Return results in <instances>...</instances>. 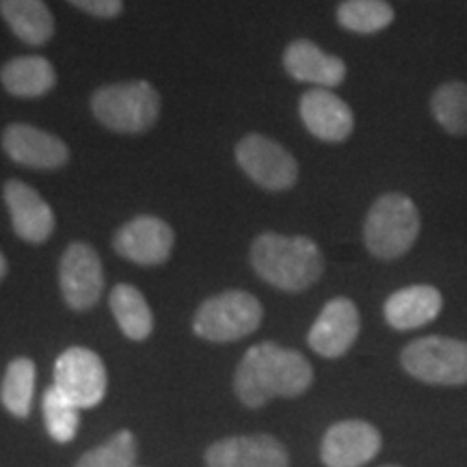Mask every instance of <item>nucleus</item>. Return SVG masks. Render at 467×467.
<instances>
[{
	"instance_id": "a211bd4d",
	"label": "nucleus",
	"mask_w": 467,
	"mask_h": 467,
	"mask_svg": "<svg viewBox=\"0 0 467 467\" xmlns=\"http://www.w3.org/2000/svg\"><path fill=\"white\" fill-rule=\"evenodd\" d=\"M441 306V292L433 285H409L385 301L383 314L389 327L409 331L433 323L440 317Z\"/></svg>"
},
{
	"instance_id": "7ed1b4c3",
	"label": "nucleus",
	"mask_w": 467,
	"mask_h": 467,
	"mask_svg": "<svg viewBox=\"0 0 467 467\" xmlns=\"http://www.w3.org/2000/svg\"><path fill=\"white\" fill-rule=\"evenodd\" d=\"M420 234L416 203L400 192H388L372 203L366 214L364 243L379 260H396L405 255Z\"/></svg>"
},
{
	"instance_id": "9d476101",
	"label": "nucleus",
	"mask_w": 467,
	"mask_h": 467,
	"mask_svg": "<svg viewBox=\"0 0 467 467\" xmlns=\"http://www.w3.org/2000/svg\"><path fill=\"white\" fill-rule=\"evenodd\" d=\"M175 234L171 225L159 217H134L113 236V247L121 258L141 266H156L171 255Z\"/></svg>"
},
{
	"instance_id": "2eb2a0df",
	"label": "nucleus",
	"mask_w": 467,
	"mask_h": 467,
	"mask_svg": "<svg viewBox=\"0 0 467 467\" xmlns=\"http://www.w3.org/2000/svg\"><path fill=\"white\" fill-rule=\"evenodd\" d=\"M299 115L307 130L327 143L347 141L355 128V117L348 104L334 91L320 87L303 93Z\"/></svg>"
},
{
	"instance_id": "c85d7f7f",
	"label": "nucleus",
	"mask_w": 467,
	"mask_h": 467,
	"mask_svg": "<svg viewBox=\"0 0 467 467\" xmlns=\"http://www.w3.org/2000/svg\"><path fill=\"white\" fill-rule=\"evenodd\" d=\"M388 467H396V465H388Z\"/></svg>"
},
{
	"instance_id": "393cba45",
	"label": "nucleus",
	"mask_w": 467,
	"mask_h": 467,
	"mask_svg": "<svg viewBox=\"0 0 467 467\" xmlns=\"http://www.w3.org/2000/svg\"><path fill=\"white\" fill-rule=\"evenodd\" d=\"M42 409L46 429H48L52 440L61 443L72 441L80 424V409L66 394L58 392L55 385L46 389Z\"/></svg>"
},
{
	"instance_id": "dca6fc26",
	"label": "nucleus",
	"mask_w": 467,
	"mask_h": 467,
	"mask_svg": "<svg viewBox=\"0 0 467 467\" xmlns=\"http://www.w3.org/2000/svg\"><path fill=\"white\" fill-rule=\"evenodd\" d=\"M208 467H288V452L275 437H227L208 448Z\"/></svg>"
},
{
	"instance_id": "9b49d317",
	"label": "nucleus",
	"mask_w": 467,
	"mask_h": 467,
	"mask_svg": "<svg viewBox=\"0 0 467 467\" xmlns=\"http://www.w3.org/2000/svg\"><path fill=\"white\" fill-rule=\"evenodd\" d=\"M0 143L5 154L22 167L55 171L69 161V150L61 139L31 124H9Z\"/></svg>"
},
{
	"instance_id": "a878e982",
	"label": "nucleus",
	"mask_w": 467,
	"mask_h": 467,
	"mask_svg": "<svg viewBox=\"0 0 467 467\" xmlns=\"http://www.w3.org/2000/svg\"><path fill=\"white\" fill-rule=\"evenodd\" d=\"M137 440L130 431H121L85 454L76 467H134Z\"/></svg>"
},
{
	"instance_id": "f257e3e1",
	"label": "nucleus",
	"mask_w": 467,
	"mask_h": 467,
	"mask_svg": "<svg viewBox=\"0 0 467 467\" xmlns=\"http://www.w3.org/2000/svg\"><path fill=\"white\" fill-rule=\"evenodd\" d=\"M314 370L299 350L284 348L275 342L251 347L234 377V389L244 407L258 409L275 396L295 399L307 392Z\"/></svg>"
},
{
	"instance_id": "6ab92c4d",
	"label": "nucleus",
	"mask_w": 467,
	"mask_h": 467,
	"mask_svg": "<svg viewBox=\"0 0 467 467\" xmlns=\"http://www.w3.org/2000/svg\"><path fill=\"white\" fill-rule=\"evenodd\" d=\"M0 85L16 98H42L55 89L57 69L46 57H16L0 67Z\"/></svg>"
},
{
	"instance_id": "f3484780",
	"label": "nucleus",
	"mask_w": 467,
	"mask_h": 467,
	"mask_svg": "<svg viewBox=\"0 0 467 467\" xmlns=\"http://www.w3.org/2000/svg\"><path fill=\"white\" fill-rule=\"evenodd\" d=\"M284 67L299 83L317 85L320 89H331L344 83L347 66L340 57L320 50L309 39H296L284 50Z\"/></svg>"
},
{
	"instance_id": "ddd939ff",
	"label": "nucleus",
	"mask_w": 467,
	"mask_h": 467,
	"mask_svg": "<svg viewBox=\"0 0 467 467\" xmlns=\"http://www.w3.org/2000/svg\"><path fill=\"white\" fill-rule=\"evenodd\" d=\"M3 200L7 203L14 232L25 243L42 244L55 232L57 219L48 202L22 180H7L3 186Z\"/></svg>"
},
{
	"instance_id": "aec40b11",
	"label": "nucleus",
	"mask_w": 467,
	"mask_h": 467,
	"mask_svg": "<svg viewBox=\"0 0 467 467\" xmlns=\"http://www.w3.org/2000/svg\"><path fill=\"white\" fill-rule=\"evenodd\" d=\"M0 17L28 46L48 44L55 35V16L44 0H0Z\"/></svg>"
},
{
	"instance_id": "423d86ee",
	"label": "nucleus",
	"mask_w": 467,
	"mask_h": 467,
	"mask_svg": "<svg viewBox=\"0 0 467 467\" xmlns=\"http://www.w3.org/2000/svg\"><path fill=\"white\" fill-rule=\"evenodd\" d=\"M400 364L413 379L431 385L467 383V342L429 336L407 344Z\"/></svg>"
},
{
	"instance_id": "5701e85b",
	"label": "nucleus",
	"mask_w": 467,
	"mask_h": 467,
	"mask_svg": "<svg viewBox=\"0 0 467 467\" xmlns=\"http://www.w3.org/2000/svg\"><path fill=\"white\" fill-rule=\"evenodd\" d=\"M337 25L350 33L370 35L394 22V9L385 0H344L337 7Z\"/></svg>"
},
{
	"instance_id": "39448f33",
	"label": "nucleus",
	"mask_w": 467,
	"mask_h": 467,
	"mask_svg": "<svg viewBox=\"0 0 467 467\" xmlns=\"http://www.w3.org/2000/svg\"><path fill=\"white\" fill-rule=\"evenodd\" d=\"M265 309L244 290H225L203 301L192 318V331L208 342H234L254 334Z\"/></svg>"
},
{
	"instance_id": "20e7f679",
	"label": "nucleus",
	"mask_w": 467,
	"mask_h": 467,
	"mask_svg": "<svg viewBox=\"0 0 467 467\" xmlns=\"http://www.w3.org/2000/svg\"><path fill=\"white\" fill-rule=\"evenodd\" d=\"M91 110L109 130L139 134L159 119L161 96L145 80L104 85L91 96Z\"/></svg>"
},
{
	"instance_id": "6e6552de",
	"label": "nucleus",
	"mask_w": 467,
	"mask_h": 467,
	"mask_svg": "<svg viewBox=\"0 0 467 467\" xmlns=\"http://www.w3.org/2000/svg\"><path fill=\"white\" fill-rule=\"evenodd\" d=\"M52 385L78 409H91L100 405L107 394V368L93 350L72 347L58 355Z\"/></svg>"
},
{
	"instance_id": "f8f14e48",
	"label": "nucleus",
	"mask_w": 467,
	"mask_h": 467,
	"mask_svg": "<svg viewBox=\"0 0 467 467\" xmlns=\"http://www.w3.org/2000/svg\"><path fill=\"white\" fill-rule=\"evenodd\" d=\"M359 312L355 303L344 296L331 299L314 320L307 334V344L320 358H342L359 336Z\"/></svg>"
},
{
	"instance_id": "0eeeda50",
	"label": "nucleus",
	"mask_w": 467,
	"mask_h": 467,
	"mask_svg": "<svg viewBox=\"0 0 467 467\" xmlns=\"http://www.w3.org/2000/svg\"><path fill=\"white\" fill-rule=\"evenodd\" d=\"M236 161L255 184L266 191H288L299 178V165L284 145L265 134H247L236 145Z\"/></svg>"
},
{
	"instance_id": "b1692460",
	"label": "nucleus",
	"mask_w": 467,
	"mask_h": 467,
	"mask_svg": "<svg viewBox=\"0 0 467 467\" xmlns=\"http://www.w3.org/2000/svg\"><path fill=\"white\" fill-rule=\"evenodd\" d=\"M431 110L448 134L467 137V83L448 80L437 87L431 98Z\"/></svg>"
},
{
	"instance_id": "f03ea898",
	"label": "nucleus",
	"mask_w": 467,
	"mask_h": 467,
	"mask_svg": "<svg viewBox=\"0 0 467 467\" xmlns=\"http://www.w3.org/2000/svg\"><path fill=\"white\" fill-rule=\"evenodd\" d=\"M251 266L266 284L285 292H303L323 275V254L307 236L265 232L251 244Z\"/></svg>"
},
{
	"instance_id": "bb28decb",
	"label": "nucleus",
	"mask_w": 467,
	"mask_h": 467,
	"mask_svg": "<svg viewBox=\"0 0 467 467\" xmlns=\"http://www.w3.org/2000/svg\"><path fill=\"white\" fill-rule=\"evenodd\" d=\"M67 3L93 17H104V20L117 17L124 11V0H67Z\"/></svg>"
},
{
	"instance_id": "cd10ccee",
	"label": "nucleus",
	"mask_w": 467,
	"mask_h": 467,
	"mask_svg": "<svg viewBox=\"0 0 467 467\" xmlns=\"http://www.w3.org/2000/svg\"><path fill=\"white\" fill-rule=\"evenodd\" d=\"M9 266H7V260H5L3 251H0V279H5V275H7Z\"/></svg>"
},
{
	"instance_id": "4468645a",
	"label": "nucleus",
	"mask_w": 467,
	"mask_h": 467,
	"mask_svg": "<svg viewBox=\"0 0 467 467\" xmlns=\"http://www.w3.org/2000/svg\"><path fill=\"white\" fill-rule=\"evenodd\" d=\"M381 451V433L364 420H344L327 431L320 457L327 467H361Z\"/></svg>"
},
{
	"instance_id": "1a4fd4ad",
	"label": "nucleus",
	"mask_w": 467,
	"mask_h": 467,
	"mask_svg": "<svg viewBox=\"0 0 467 467\" xmlns=\"http://www.w3.org/2000/svg\"><path fill=\"white\" fill-rule=\"evenodd\" d=\"M58 285L66 303L76 312L96 306L104 288L100 255L87 243H72L58 265Z\"/></svg>"
},
{
	"instance_id": "412c9836",
	"label": "nucleus",
	"mask_w": 467,
	"mask_h": 467,
	"mask_svg": "<svg viewBox=\"0 0 467 467\" xmlns=\"http://www.w3.org/2000/svg\"><path fill=\"white\" fill-rule=\"evenodd\" d=\"M109 306L126 337L134 342L150 337L154 329V317H151V309L141 290L130 284L115 285L109 296Z\"/></svg>"
},
{
	"instance_id": "4be33fe9",
	"label": "nucleus",
	"mask_w": 467,
	"mask_h": 467,
	"mask_svg": "<svg viewBox=\"0 0 467 467\" xmlns=\"http://www.w3.org/2000/svg\"><path fill=\"white\" fill-rule=\"evenodd\" d=\"M35 394V364L28 358H17L5 370L0 383V400L11 416L26 418L31 413Z\"/></svg>"
}]
</instances>
